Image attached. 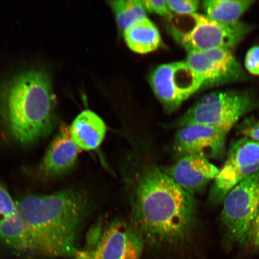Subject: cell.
<instances>
[{
	"mask_svg": "<svg viewBox=\"0 0 259 259\" xmlns=\"http://www.w3.org/2000/svg\"><path fill=\"white\" fill-rule=\"evenodd\" d=\"M16 204L30 236L34 256L73 257L79 250L80 230L89 211L83 192L66 189L29 194Z\"/></svg>",
	"mask_w": 259,
	"mask_h": 259,
	"instance_id": "6da1fadb",
	"label": "cell"
},
{
	"mask_svg": "<svg viewBox=\"0 0 259 259\" xmlns=\"http://www.w3.org/2000/svg\"><path fill=\"white\" fill-rule=\"evenodd\" d=\"M134 208L136 228L154 244L183 242L195 225L194 196L155 167L145 170L139 179Z\"/></svg>",
	"mask_w": 259,
	"mask_h": 259,
	"instance_id": "7a4b0ae2",
	"label": "cell"
},
{
	"mask_svg": "<svg viewBox=\"0 0 259 259\" xmlns=\"http://www.w3.org/2000/svg\"><path fill=\"white\" fill-rule=\"evenodd\" d=\"M56 97L47 72L32 68L0 89V116L10 135L23 145L47 137L56 124Z\"/></svg>",
	"mask_w": 259,
	"mask_h": 259,
	"instance_id": "3957f363",
	"label": "cell"
},
{
	"mask_svg": "<svg viewBox=\"0 0 259 259\" xmlns=\"http://www.w3.org/2000/svg\"><path fill=\"white\" fill-rule=\"evenodd\" d=\"M180 16L176 24H172L171 33L188 53L213 49L231 50L252 29L250 25L239 21L224 24L200 14Z\"/></svg>",
	"mask_w": 259,
	"mask_h": 259,
	"instance_id": "277c9868",
	"label": "cell"
},
{
	"mask_svg": "<svg viewBox=\"0 0 259 259\" xmlns=\"http://www.w3.org/2000/svg\"><path fill=\"white\" fill-rule=\"evenodd\" d=\"M222 223L232 244L244 245L259 210V170L238 184L223 202Z\"/></svg>",
	"mask_w": 259,
	"mask_h": 259,
	"instance_id": "5b68a950",
	"label": "cell"
},
{
	"mask_svg": "<svg viewBox=\"0 0 259 259\" xmlns=\"http://www.w3.org/2000/svg\"><path fill=\"white\" fill-rule=\"evenodd\" d=\"M257 106V100L249 92H219L215 102L196 104L180 119L178 125L200 124L228 133L243 116Z\"/></svg>",
	"mask_w": 259,
	"mask_h": 259,
	"instance_id": "8992f818",
	"label": "cell"
},
{
	"mask_svg": "<svg viewBox=\"0 0 259 259\" xmlns=\"http://www.w3.org/2000/svg\"><path fill=\"white\" fill-rule=\"evenodd\" d=\"M259 170V142L247 138L236 141L214 179L209 193L212 204L223 203L235 187Z\"/></svg>",
	"mask_w": 259,
	"mask_h": 259,
	"instance_id": "52a82bcc",
	"label": "cell"
},
{
	"mask_svg": "<svg viewBox=\"0 0 259 259\" xmlns=\"http://www.w3.org/2000/svg\"><path fill=\"white\" fill-rule=\"evenodd\" d=\"M150 83L168 112L177 109L202 87L201 80L186 62L161 65L151 74Z\"/></svg>",
	"mask_w": 259,
	"mask_h": 259,
	"instance_id": "ba28073f",
	"label": "cell"
},
{
	"mask_svg": "<svg viewBox=\"0 0 259 259\" xmlns=\"http://www.w3.org/2000/svg\"><path fill=\"white\" fill-rule=\"evenodd\" d=\"M143 249V236L136 227L113 220L102 228L92 250H79L74 256L82 259H141Z\"/></svg>",
	"mask_w": 259,
	"mask_h": 259,
	"instance_id": "9c48e42d",
	"label": "cell"
},
{
	"mask_svg": "<svg viewBox=\"0 0 259 259\" xmlns=\"http://www.w3.org/2000/svg\"><path fill=\"white\" fill-rule=\"evenodd\" d=\"M186 63L201 80L202 88L236 82L245 77L231 50L225 49L189 52Z\"/></svg>",
	"mask_w": 259,
	"mask_h": 259,
	"instance_id": "30bf717a",
	"label": "cell"
},
{
	"mask_svg": "<svg viewBox=\"0 0 259 259\" xmlns=\"http://www.w3.org/2000/svg\"><path fill=\"white\" fill-rule=\"evenodd\" d=\"M228 133L218 128L200 124L181 127L174 143V151L180 157L197 155L207 159H219L226 154Z\"/></svg>",
	"mask_w": 259,
	"mask_h": 259,
	"instance_id": "8fae6325",
	"label": "cell"
},
{
	"mask_svg": "<svg viewBox=\"0 0 259 259\" xmlns=\"http://www.w3.org/2000/svg\"><path fill=\"white\" fill-rule=\"evenodd\" d=\"M219 170L207 158L192 154L180 157L164 172L182 189L194 195L202 192L210 181L214 180Z\"/></svg>",
	"mask_w": 259,
	"mask_h": 259,
	"instance_id": "7c38bea8",
	"label": "cell"
},
{
	"mask_svg": "<svg viewBox=\"0 0 259 259\" xmlns=\"http://www.w3.org/2000/svg\"><path fill=\"white\" fill-rule=\"evenodd\" d=\"M81 151L73 140L69 126L63 123L40 163L41 176L50 179L68 172L76 164Z\"/></svg>",
	"mask_w": 259,
	"mask_h": 259,
	"instance_id": "4fadbf2b",
	"label": "cell"
},
{
	"mask_svg": "<svg viewBox=\"0 0 259 259\" xmlns=\"http://www.w3.org/2000/svg\"><path fill=\"white\" fill-rule=\"evenodd\" d=\"M74 143L81 150H96L106 134V125L96 113L85 110L77 116L70 127Z\"/></svg>",
	"mask_w": 259,
	"mask_h": 259,
	"instance_id": "5bb4252c",
	"label": "cell"
},
{
	"mask_svg": "<svg viewBox=\"0 0 259 259\" xmlns=\"http://www.w3.org/2000/svg\"><path fill=\"white\" fill-rule=\"evenodd\" d=\"M0 243L18 253L34 256L30 236L18 210L14 215L0 221Z\"/></svg>",
	"mask_w": 259,
	"mask_h": 259,
	"instance_id": "9a60e30c",
	"label": "cell"
},
{
	"mask_svg": "<svg viewBox=\"0 0 259 259\" xmlns=\"http://www.w3.org/2000/svg\"><path fill=\"white\" fill-rule=\"evenodd\" d=\"M126 44L136 53H151L162 44L156 26L147 17L139 21L124 31Z\"/></svg>",
	"mask_w": 259,
	"mask_h": 259,
	"instance_id": "2e32d148",
	"label": "cell"
},
{
	"mask_svg": "<svg viewBox=\"0 0 259 259\" xmlns=\"http://www.w3.org/2000/svg\"><path fill=\"white\" fill-rule=\"evenodd\" d=\"M254 3L252 0H206L203 9L211 20L224 24L239 22V19Z\"/></svg>",
	"mask_w": 259,
	"mask_h": 259,
	"instance_id": "e0dca14e",
	"label": "cell"
},
{
	"mask_svg": "<svg viewBox=\"0 0 259 259\" xmlns=\"http://www.w3.org/2000/svg\"><path fill=\"white\" fill-rule=\"evenodd\" d=\"M109 3L114 12L118 27L123 31L147 17L146 10L139 0H118Z\"/></svg>",
	"mask_w": 259,
	"mask_h": 259,
	"instance_id": "ac0fdd59",
	"label": "cell"
},
{
	"mask_svg": "<svg viewBox=\"0 0 259 259\" xmlns=\"http://www.w3.org/2000/svg\"><path fill=\"white\" fill-rule=\"evenodd\" d=\"M17 206L6 187L0 183V221L16 214Z\"/></svg>",
	"mask_w": 259,
	"mask_h": 259,
	"instance_id": "d6986e66",
	"label": "cell"
},
{
	"mask_svg": "<svg viewBox=\"0 0 259 259\" xmlns=\"http://www.w3.org/2000/svg\"><path fill=\"white\" fill-rule=\"evenodd\" d=\"M166 2L171 12L178 15L196 14L200 3L197 0H167Z\"/></svg>",
	"mask_w": 259,
	"mask_h": 259,
	"instance_id": "ffe728a7",
	"label": "cell"
},
{
	"mask_svg": "<svg viewBox=\"0 0 259 259\" xmlns=\"http://www.w3.org/2000/svg\"><path fill=\"white\" fill-rule=\"evenodd\" d=\"M239 131L244 137L259 142V120L245 119L240 125Z\"/></svg>",
	"mask_w": 259,
	"mask_h": 259,
	"instance_id": "44dd1931",
	"label": "cell"
},
{
	"mask_svg": "<svg viewBox=\"0 0 259 259\" xmlns=\"http://www.w3.org/2000/svg\"><path fill=\"white\" fill-rule=\"evenodd\" d=\"M141 2L145 9L149 12L163 16H172L166 0H142Z\"/></svg>",
	"mask_w": 259,
	"mask_h": 259,
	"instance_id": "7402d4cb",
	"label": "cell"
},
{
	"mask_svg": "<svg viewBox=\"0 0 259 259\" xmlns=\"http://www.w3.org/2000/svg\"><path fill=\"white\" fill-rule=\"evenodd\" d=\"M245 66L249 73L259 75V46L249 50L245 57Z\"/></svg>",
	"mask_w": 259,
	"mask_h": 259,
	"instance_id": "603a6c76",
	"label": "cell"
},
{
	"mask_svg": "<svg viewBox=\"0 0 259 259\" xmlns=\"http://www.w3.org/2000/svg\"><path fill=\"white\" fill-rule=\"evenodd\" d=\"M247 242L259 249V210L249 230Z\"/></svg>",
	"mask_w": 259,
	"mask_h": 259,
	"instance_id": "cb8c5ba5",
	"label": "cell"
},
{
	"mask_svg": "<svg viewBox=\"0 0 259 259\" xmlns=\"http://www.w3.org/2000/svg\"><path fill=\"white\" fill-rule=\"evenodd\" d=\"M70 259H82V258H79V257H75V256H73L72 258H70Z\"/></svg>",
	"mask_w": 259,
	"mask_h": 259,
	"instance_id": "d4e9b609",
	"label": "cell"
}]
</instances>
